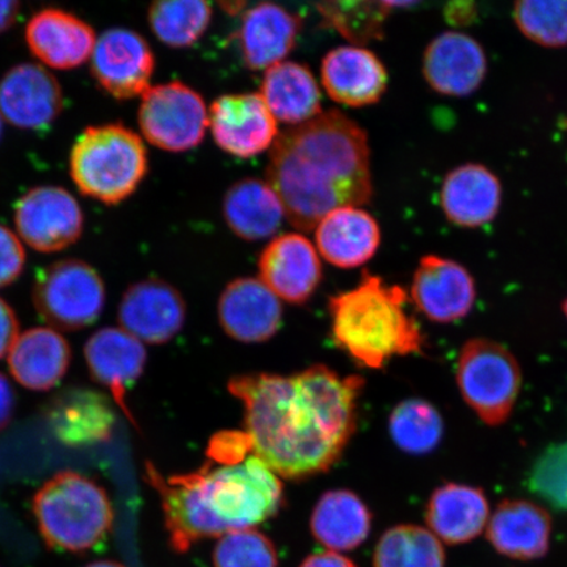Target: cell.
Returning a JSON list of instances; mask_svg holds the SVG:
<instances>
[{"label":"cell","instance_id":"obj_24","mask_svg":"<svg viewBox=\"0 0 567 567\" xmlns=\"http://www.w3.org/2000/svg\"><path fill=\"white\" fill-rule=\"evenodd\" d=\"M487 540L499 555L534 561L547 556L551 517L547 509L524 499H506L487 523Z\"/></svg>","mask_w":567,"mask_h":567},{"label":"cell","instance_id":"obj_5","mask_svg":"<svg viewBox=\"0 0 567 567\" xmlns=\"http://www.w3.org/2000/svg\"><path fill=\"white\" fill-rule=\"evenodd\" d=\"M32 512L52 550L86 553L110 536L115 512L104 488L78 472H60L33 495Z\"/></svg>","mask_w":567,"mask_h":567},{"label":"cell","instance_id":"obj_17","mask_svg":"<svg viewBox=\"0 0 567 567\" xmlns=\"http://www.w3.org/2000/svg\"><path fill=\"white\" fill-rule=\"evenodd\" d=\"M423 76L437 94L465 97L474 94L487 74V56L476 39L463 32L439 34L425 48Z\"/></svg>","mask_w":567,"mask_h":567},{"label":"cell","instance_id":"obj_7","mask_svg":"<svg viewBox=\"0 0 567 567\" xmlns=\"http://www.w3.org/2000/svg\"><path fill=\"white\" fill-rule=\"evenodd\" d=\"M463 400L492 427L508 421L522 390L519 363L506 347L473 338L461 349L456 371Z\"/></svg>","mask_w":567,"mask_h":567},{"label":"cell","instance_id":"obj_3","mask_svg":"<svg viewBox=\"0 0 567 567\" xmlns=\"http://www.w3.org/2000/svg\"><path fill=\"white\" fill-rule=\"evenodd\" d=\"M145 476L161 496L168 544L176 553L205 538L259 526L284 505L280 478L254 455L234 464L209 460L202 470L168 478L146 463Z\"/></svg>","mask_w":567,"mask_h":567},{"label":"cell","instance_id":"obj_15","mask_svg":"<svg viewBox=\"0 0 567 567\" xmlns=\"http://www.w3.org/2000/svg\"><path fill=\"white\" fill-rule=\"evenodd\" d=\"M63 110L59 80L39 63H19L0 78V116L19 130L51 125Z\"/></svg>","mask_w":567,"mask_h":567},{"label":"cell","instance_id":"obj_1","mask_svg":"<svg viewBox=\"0 0 567 567\" xmlns=\"http://www.w3.org/2000/svg\"><path fill=\"white\" fill-rule=\"evenodd\" d=\"M363 388L359 375L342 378L324 365L290 375L243 374L228 385L243 402L252 455L287 480L328 472L343 455Z\"/></svg>","mask_w":567,"mask_h":567},{"label":"cell","instance_id":"obj_12","mask_svg":"<svg viewBox=\"0 0 567 567\" xmlns=\"http://www.w3.org/2000/svg\"><path fill=\"white\" fill-rule=\"evenodd\" d=\"M209 126L218 147L243 159L257 157L279 137L278 120L257 92L217 97L209 109Z\"/></svg>","mask_w":567,"mask_h":567},{"label":"cell","instance_id":"obj_25","mask_svg":"<svg viewBox=\"0 0 567 567\" xmlns=\"http://www.w3.org/2000/svg\"><path fill=\"white\" fill-rule=\"evenodd\" d=\"M301 19L284 7L264 2L244 13L238 42L245 65L267 70L287 59L301 32Z\"/></svg>","mask_w":567,"mask_h":567},{"label":"cell","instance_id":"obj_13","mask_svg":"<svg viewBox=\"0 0 567 567\" xmlns=\"http://www.w3.org/2000/svg\"><path fill=\"white\" fill-rule=\"evenodd\" d=\"M411 300L435 323H453L471 313L476 302V281L458 261L425 255L411 282Z\"/></svg>","mask_w":567,"mask_h":567},{"label":"cell","instance_id":"obj_20","mask_svg":"<svg viewBox=\"0 0 567 567\" xmlns=\"http://www.w3.org/2000/svg\"><path fill=\"white\" fill-rule=\"evenodd\" d=\"M224 331L243 343H261L279 331L282 307L264 281L239 278L228 284L218 301Z\"/></svg>","mask_w":567,"mask_h":567},{"label":"cell","instance_id":"obj_14","mask_svg":"<svg viewBox=\"0 0 567 567\" xmlns=\"http://www.w3.org/2000/svg\"><path fill=\"white\" fill-rule=\"evenodd\" d=\"M186 316V301L179 290L159 279L133 284L118 307L122 329L147 344L173 340L183 329Z\"/></svg>","mask_w":567,"mask_h":567},{"label":"cell","instance_id":"obj_9","mask_svg":"<svg viewBox=\"0 0 567 567\" xmlns=\"http://www.w3.org/2000/svg\"><path fill=\"white\" fill-rule=\"evenodd\" d=\"M138 125L155 147L172 153L193 151L209 126L207 104L197 91L179 81L158 84L141 96Z\"/></svg>","mask_w":567,"mask_h":567},{"label":"cell","instance_id":"obj_21","mask_svg":"<svg viewBox=\"0 0 567 567\" xmlns=\"http://www.w3.org/2000/svg\"><path fill=\"white\" fill-rule=\"evenodd\" d=\"M45 421L56 441L84 446L110 441L116 414L109 396L89 388H68L49 402Z\"/></svg>","mask_w":567,"mask_h":567},{"label":"cell","instance_id":"obj_8","mask_svg":"<svg viewBox=\"0 0 567 567\" xmlns=\"http://www.w3.org/2000/svg\"><path fill=\"white\" fill-rule=\"evenodd\" d=\"M35 310L56 331H80L101 318L106 300L101 274L87 261L63 259L35 275Z\"/></svg>","mask_w":567,"mask_h":567},{"label":"cell","instance_id":"obj_35","mask_svg":"<svg viewBox=\"0 0 567 567\" xmlns=\"http://www.w3.org/2000/svg\"><path fill=\"white\" fill-rule=\"evenodd\" d=\"M392 441L409 455L423 456L434 452L444 435V421L432 403L411 399L399 403L389 417Z\"/></svg>","mask_w":567,"mask_h":567},{"label":"cell","instance_id":"obj_2","mask_svg":"<svg viewBox=\"0 0 567 567\" xmlns=\"http://www.w3.org/2000/svg\"><path fill=\"white\" fill-rule=\"evenodd\" d=\"M266 182L279 196L288 223L311 231L340 208L371 203V151L363 127L339 110L290 126L276 138Z\"/></svg>","mask_w":567,"mask_h":567},{"label":"cell","instance_id":"obj_26","mask_svg":"<svg viewBox=\"0 0 567 567\" xmlns=\"http://www.w3.org/2000/svg\"><path fill=\"white\" fill-rule=\"evenodd\" d=\"M318 251L330 265L357 268L378 252L381 230L371 213L346 207L329 213L316 228Z\"/></svg>","mask_w":567,"mask_h":567},{"label":"cell","instance_id":"obj_16","mask_svg":"<svg viewBox=\"0 0 567 567\" xmlns=\"http://www.w3.org/2000/svg\"><path fill=\"white\" fill-rule=\"evenodd\" d=\"M260 280L293 305L310 300L322 281V264L310 240L299 233L281 234L269 243L259 258Z\"/></svg>","mask_w":567,"mask_h":567},{"label":"cell","instance_id":"obj_32","mask_svg":"<svg viewBox=\"0 0 567 567\" xmlns=\"http://www.w3.org/2000/svg\"><path fill=\"white\" fill-rule=\"evenodd\" d=\"M212 17V6L204 0H161L147 11L155 38L174 49L195 45L207 32Z\"/></svg>","mask_w":567,"mask_h":567},{"label":"cell","instance_id":"obj_33","mask_svg":"<svg viewBox=\"0 0 567 567\" xmlns=\"http://www.w3.org/2000/svg\"><path fill=\"white\" fill-rule=\"evenodd\" d=\"M374 567H445V550L430 529L414 524L395 526L381 536Z\"/></svg>","mask_w":567,"mask_h":567},{"label":"cell","instance_id":"obj_30","mask_svg":"<svg viewBox=\"0 0 567 567\" xmlns=\"http://www.w3.org/2000/svg\"><path fill=\"white\" fill-rule=\"evenodd\" d=\"M223 215L229 229L248 243L272 237L286 218V210L266 181L246 177L233 184L224 196Z\"/></svg>","mask_w":567,"mask_h":567},{"label":"cell","instance_id":"obj_34","mask_svg":"<svg viewBox=\"0 0 567 567\" xmlns=\"http://www.w3.org/2000/svg\"><path fill=\"white\" fill-rule=\"evenodd\" d=\"M402 6L370 0H330L316 4L323 23L358 47L382 39L389 13Z\"/></svg>","mask_w":567,"mask_h":567},{"label":"cell","instance_id":"obj_28","mask_svg":"<svg viewBox=\"0 0 567 567\" xmlns=\"http://www.w3.org/2000/svg\"><path fill=\"white\" fill-rule=\"evenodd\" d=\"M12 378L33 392L60 384L70 367L68 340L51 328H34L20 334L9 353Z\"/></svg>","mask_w":567,"mask_h":567},{"label":"cell","instance_id":"obj_43","mask_svg":"<svg viewBox=\"0 0 567 567\" xmlns=\"http://www.w3.org/2000/svg\"><path fill=\"white\" fill-rule=\"evenodd\" d=\"M21 4L17 0H0V34L17 23Z\"/></svg>","mask_w":567,"mask_h":567},{"label":"cell","instance_id":"obj_47","mask_svg":"<svg viewBox=\"0 0 567 567\" xmlns=\"http://www.w3.org/2000/svg\"><path fill=\"white\" fill-rule=\"evenodd\" d=\"M563 310H564V313H565V316L567 318V297H566V300L563 303Z\"/></svg>","mask_w":567,"mask_h":567},{"label":"cell","instance_id":"obj_44","mask_svg":"<svg viewBox=\"0 0 567 567\" xmlns=\"http://www.w3.org/2000/svg\"><path fill=\"white\" fill-rule=\"evenodd\" d=\"M457 11H460V9L457 10L455 4H450V9L446 10V16H449L450 20L455 19ZM460 16H463L464 24H466V21L473 18V6L470 10H464L463 13L460 12Z\"/></svg>","mask_w":567,"mask_h":567},{"label":"cell","instance_id":"obj_40","mask_svg":"<svg viewBox=\"0 0 567 567\" xmlns=\"http://www.w3.org/2000/svg\"><path fill=\"white\" fill-rule=\"evenodd\" d=\"M19 321L10 303L0 297V359L9 353L19 338Z\"/></svg>","mask_w":567,"mask_h":567},{"label":"cell","instance_id":"obj_38","mask_svg":"<svg viewBox=\"0 0 567 567\" xmlns=\"http://www.w3.org/2000/svg\"><path fill=\"white\" fill-rule=\"evenodd\" d=\"M529 491L559 512L567 509V442L553 444L536 460Z\"/></svg>","mask_w":567,"mask_h":567},{"label":"cell","instance_id":"obj_37","mask_svg":"<svg viewBox=\"0 0 567 567\" xmlns=\"http://www.w3.org/2000/svg\"><path fill=\"white\" fill-rule=\"evenodd\" d=\"M215 567H279L278 551L269 538L252 528L219 537L213 550Z\"/></svg>","mask_w":567,"mask_h":567},{"label":"cell","instance_id":"obj_10","mask_svg":"<svg viewBox=\"0 0 567 567\" xmlns=\"http://www.w3.org/2000/svg\"><path fill=\"white\" fill-rule=\"evenodd\" d=\"M13 223L21 243L42 254L66 250L80 240L84 229L80 203L56 186L35 187L21 196Z\"/></svg>","mask_w":567,"mask_h":567},{"label":"cell","instance_id":"obj_42","mask_svg":"<svg viewBox=\"0 0 567 567\" xmlns=\"http://www.w3.org/2000/svg\"><path fill=\"white\" fill-rule=\"evenodd\" d=\"M300 567H358L350 558L338 555L337 551L315 553L303 559Z\"/></svg>","mask_w":567,"mask_h":567},{"label":"cell","instance_id":"obj_29","mask_svg":"<svg viewBox=\"0 0 567 567\" xmlns=\"http://www.w3.org/2000/svg\"><path fill=\"white\" fill-rule=\"evenodd\" d=\"M260 95L278 122L301 125L322 113V96L313 73L299 62L282 61L266 70Z\"/></svg>","mask_w":567,"mask_h":567},{"label":"cell","instance_id":"obj_23","mask_svg":"<svg viewBox=\"0 0 567 567\" xmlns=\"http://www.w3.org/2000/svg\"><path fill=\"white\" fill-rule=\"evenodd\" d=\"M502 205V184L492 169L466 163L451 169L441 187L444 216L458 228L477 229L494 221Z\"/></svg>","mask_w":567,"mask_h":567},{"label":"cell","instance_id":"obj_46","mask_svg":"<svg viewBox=\"0 0 567 567\" xmlns=\"http://www.w3.org/2000/svg\"><path fill=\"white\" fill-rule=\"evenodd\" d=\"M3 125H4L3 118H2V116H0V138H2Z\"/></svg>","mask_w":567,"mask_h":567},{"label":"cell","instance_id":"obj_11","mask_svg":"<svg viewBox=\"0 0 567 567\" xmlns=\"http://www.w3.org/2000/svg\"><path fill=\"white\" fill-rule=\"evenodd\" d=\"M89 62L97 86L117 101H131L152 87L153 49L130 28L115 27L99 35Z\"/></svg>","mask_w":567,"mask_h":567},{"label":"cell","instance_id":"obj_4","mask_svg":"<svg viewBox=\"0 0 567 567\" xmlns=\"http://www.w3.org/2000/svg\"><path fill=\"white\" fill-rule=\"evenodd\" d=\"M408 293L365 271L358 287L331 297V332L360 367L381 370L395 357L421 353V326L406 311Z\"/></svg>","mask_w":567,"mask_h":567},{"label":"cell","instance_id":"obj_41","mask_svg":"<svg viewBox=\"0 0 567 567\" xmlns=\"http://www.w3.org/2000/svg\"><path fill=\"white\" fill-rule=\"evenodd\" d=\"M17 396L9 379L0 373V431H3L12 421L16 413Z\"/></svg>","mask_w":567,"mask_h":567},{"label":"cell","instance_id":"obj_31","mask_svg":"<svg viewBox=\"0 0 567 567\" xmlns=\"http://www.w3.org/2000/svg\"><path fill=\"white\" fill-rule=\"evenodd\" d=\"M310 528L323 547L332 551L353 550L370 536L372 514L357 494L332 491L318 501Z\"/></svg>","mask_w":567,"mask_h":567},{"label":"cell","instance_id":"obj_19","mask_svg":"<svg viewBox=\"0 0 567 567\" xmlns=\"http://www.w3.org/2000/svg\"><path fill=\"white\" fill-rule=\"evenodd\" d=\"M97 35L87 21L66 10L42 9L25 27V41L42 66L76 69L91 59Z\"/></svg>","mask_w":567,"mask_h":567},{"label":"cell","instance_id":"obj_18","mask_svg":"<svg viewBox=\"0 0 567 567\" xmlns=\"http://www.w3.org/2000/svg\"><path fill=\"white\" fill-rule=\"evenodd\" d=\"M84 359L92 380L109 389L127 420L137 425L127 406L126 392L145 371L147 353L144 343L122 328H104L87 340Z\"/></svg>","mask_w":567,"mask_h":567},{"label":"cell","instance_id":"obj_22","mask_svg":"<svg viewBox=\"0 0 567 567\" xmlns=\"http://www.w3.org/2000/svg\"><path fill=\"white\" fill-rule=\"evenodd\" d=\"M321 80L338 104L361 109L379 103L388 87V71L378 55L363 47H339L323 56Z\"/></svg>","mask_w":567,"mask_h":567},{"label":"cell","instance_id":"obj_45","mask_svg":"<svg viewBox=\"0 0 567 567\" xmlns=\"http://www.w3.org/2000/svg\"><path fill=\"white\" fill-rule=\"evenodd\" d=\"M84 567H126L117 561H111V559H103V561L91 563Z\"/></svg>","mask_w":567,"mask_h":567},{"label":"cell","instance_id":"obj_6","mask_svg":"<svg viewBox=\"0 0 567 567\" xmlns=\"http://www.w3.org/2000/svg\"><path fill=\"white\" fill-rule=\"evenodd\" d=\"M69 169L83 196L118 205L136 193L148 172L144 140L118 123L90 126L71 147Z\"/></svg>","mask_w":567,"mask_h":567},{"label":"cell","instance_id":"obj_36","mask_svg":"<svg viewBox=\"0 0 567 567\" xmlns=\"http://www.w3.org/2000/svg\"><path fill=\"white\" fill-rule=\"evenodd\" d=\"M513 16L517 30L535 44L567 47V0H523Z\"/></svg>","mask_w":567,"mask_h":567},{"label":"cell","instance_id":"obj_39","mask_svg":"<svg viewBox=\"0 0 567 567\" xmlns=\"http://www.w3.org/2000/svg\"><path fill=\"white\" fill-rule=\"evenodd\" d=\"M25 265V248L18 234L0 225V289L16 282Z\"/></svg>","mask_w":567,"mask_h":567},{"label":"cell","instance_id":"obj_27","mask_svg":"<svg viewBox=\"0 0 567 567\" xmlns=\"http://www.w3.org/2000/svg\"><path fill=\"white\" fill-rule=\"evenodd\" d=\"M488 516L491 507L484 491L456 482L439 486L425 508L430 530L449 545L477 538L487 527Z\"/></svg>","mask_w":567,"mask_h":567}]
</instances>
